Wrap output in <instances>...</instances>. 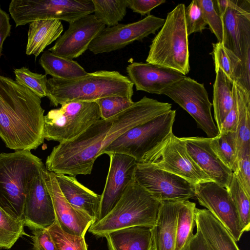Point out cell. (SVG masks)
Instances as JSON below:
<instances>
[{"label": "cell", "instance_id": "6da1fadb", "mask_svg": "<svg viewBox=\"0 0 250 250\" xmlns=\"http://www.w3.org/2000/svg\"><path fill=\"white\" fill-rule=\"evenodd\" d=\"M171 107L169 103L144 96L117 114L98 121L75 139L54 147L46 158V169L74 177L90 174L95 160L118 137L169 111Z\"/></svg>", "mask_w": 250, "mask_h": 250}, {"label": "cell", "instance_id": "7a4b0ae2", "mask_svg": "<svg viewBox=\"0 0 250 250\" xmlns=\"http://www.w3.org/2000/svg\"><path fill=\"white\" fill-rule=\"evenodd\" d=\"M44 112L41 98L0 75V138L7 147L30 151L43 144Z\"/></svg>", "mask_w": 250, "mask_h": 250}, {"label": "cell", "instance_id": "3957f363", "mask_svg": "<svg viewBox=\"0 0 250 250\" xmlns=\"http://www.w3.org/2000/svg\"><path fill=\"white\" fill-rule=\"evenodd\" d=\"M133 84L117 71L99 70L71 79L47 80V97L55 106L75 101L94 102L111 96L132 99Z\"/></svg>", "mask_w": 250, "mask_h": 250}, {"label": "cell", "instance_id": "277c9868", "mask_svg": "<svg viewBox=\"0 0 250 250\" xmlns=\"http://www.w3.org/2000/svg\"><path fill=\"white\" fill-rule=\"evenodd\" d=\"M160 204L133 179L111 211L91 225L88 230L100 237L108 232L131 227H152Z\"/></svg>", "mask_w": 250, "mask_h": 250}, {"label": "cell", "instance_id": "5b68a950", "mask_svg": "<svg viewBox=\"0 0 250 250\" xmlns=\"http://www.w3.org/2000/svg\"><path fill=\"white\" fill-rule=\"evenodd\" d=\"M43 166L30 151L0 153V207L14 218L23 221L27 184Z\"/></svg>", "mask_w": 250, "mask_h": 250}, {"label": "cell", "instance_id": "8992f818", "mask_svg": "<svg viewBox=\"0 0 250 250\" xmlns=\"http://www.w3.org/2000/svg\"><path fill=\"white\" fill-rule=\"evenodd\" d=\"M185 9V4L180 3L167 14L164 25L152 41L146 62L186 76L189 71V53Z\"/></svg>", "mask_w": 250, "mask_h": 250}, {"label": "cell", "instance_id": "52a82bcc", "mask_svg": "<svg viewBox=\"0 0 250 250\" xmlns=\"http://www.w3.org/2000/svg\"><path fill=\"white\" fill-rule=\"evenodd\" d=\"M176 110H170L128 130L101 152V155L121 153L134 158L137 163L146 157L172 133Z\"/></svg>", "mask_w": 250, "mask_h": 250}, {"label": "cell", "instance_id": "ba28073f", "mask_svg": "<svg viewBox=\"0 0 250 250\" xmlns=\"http://www.w3.org/2000/svg\"><path fill=\"white\" fill-rule=\"evenodd\" d=\"M101 119L99 107L95 102H68L44 115L43 137L47 141L68 142Z\"/></svg>", "mask_w": 250, "mask_h": 250}, {"label": "cell", "instance_id": "9c48e42d", "mask_svg": "<svg viewBox=\"0 0 250 250\" xmlns=\"http://www.w3.org/2000/svg\"><path fill=\"white\" fill-rule=\"evenodd\" d=\"M92 0H13L9 12L16 26L41 20H56L69 23L92 14Z\"/></svg>", "mask_w": 250, "mask_h": 250}, {"label": "cell", "instance_id": "30bf717a", "mask_svg": "<svg viewBox=\"0 0 250 250\" xmlns=\"http://www.w3.org/2000/svg\"><path fill=\"white\" fill-rule=\"evenodd\" d=\"M161 94L169 97L188 112L208 138H214L219 134L211 115L212 104L203 83L186 76L165 88Z\"/></svg>", "mask_w": 250, "mask_h": 250}, {"label": "cell", "instance_id": "8fae6325", "mask_svg": "<svg viewBox=\"0 0 250 250\" xmlns=\"http://www.w3.org/2000/svg\"><path fill=\"white\" fill-rule=\"evenodd\" d=\"M142 163L179 176L192 184L212 181L188 154L185 142L173 132Z\"/></svg>", "mask_w": 250, "mask_h": 250}, {"label": "cell", "instance_id": "7c38bea8", "mask_svg": "<svg viewBox=\"0 0 250 250\" xmlns=\"http://www.w3.org/2000/svg\"><path fill=\"white\" fill-rule=\"evenodd\" d=\"M133 179L160 202L182 201L195 197L194 185L147 163H137Z\"/></svg>", "mask_w": 250, "mask_h": 250}, {"label": "cell", "instance_id": "4fadbf2b", "mask_svg": "<svg viewBox=\"0 0 250 250\" xmlns=\"http://www.w3.org/2000/svg\"><path fill=\"white\" fill-rule=\"evenodd\" d=\"M165 21V19L149 15L136 22L105 27L91 42L88 49L96 55L121 49L154 34Z\"/></svg>", "mask_w": 250, "mask_h": 250}, {"label": "cell", "instance_id": "5bb4252c", "mask_svg": "<svg viewBox=\"0 0 250 250\" xmlns=\"http://www.w3.org/2000/svg\"><path fill=\"white\" fill-rule=\"evenodd\" d=\"M195 197L227 229L238 242L244 233L239 215L227 189L213 181L195 185Z\"/></svg>", "mask_w": 250, "mask_h": 250}, {"label": "cell", "instance_id": "9a60e30c", "mask_svg": "<svg viewBox=\"0 0 250 250\" xmlns=\"http://www.w3.org/2000/svg\"><path fill=\"white\" fill-rule=\"evenodd\" d=\"M221 19L222 43L241 60L250 50V0H229V5Z\"/></svg>", "mask_w": 250, "mask_h": 250}, {"label": "cell", "instance_id": "2e32d148", "mask_svg": "<svg viewBox=\"0 0 250 250\" xmlns=\"http://www.w3.org/2000/svg\"><path fill=\"white\" fill-rule=\"evenodd\" d=\"M105 28V25L94 14L86 15L69 23L68 29L48 50L57 56L70 60L78 58Z\"/></svg>", "mask_w": 250, "mask_h": 250}, {"label": "cell", "instance_id": "e0dca14e", "mask_svg": "<svg viewBox=\"0 0 250 250\" xmlns=\"http://www.w3.org/2000/svg\"><path fill=\"white\" fill-rule=\"evenodd\" d=\"M43 166L27 184L23 222L31 229H46L54 224L56 215L52 200L46 186Z\"/></svg>", "mask_w": 250, "mask_h": 250}, {"label": "cell", "instance_id": "ac0fdd59", "mask_svg": "<svg viewBox=\"0 0 250 250\" xmlns=\"http://www.w3.org/2000/svg\"><path fill=\"white\" fill-rule=\"evenodd\" d=\"M107 155L110 157V164L105 186L101 195L97 221L106 216L118 202L133 180L137 165L134 158L127 155L116 153Z\"/></svg>", "mask_w": 250, "mask_h": 250}, {"label": "cell", "instance_id": "d6986e66", "mask_svg": "<svg viewBox=\"0 0 250 250\" xmlns=\"http://www.w3.org/2000/svg\"><path fill=\"white\" fill-rule=\"evenodd\" d=\"M44 182L51 197L56 221L64 232L72 235L84 236L94 221L88 214L71 205L62 194L55 174L43 170Z\"/></svg>", "mask_w": 250, "mask_h": 250}, {"label": "cell", "instance_id": "ffe728a7", "mask_svg": "<svg viewBox=\"0 0 250 250\" xmlns=\"http://www.w3.org/2000/svg\"><path fill=\"white\" fill-rule=\"evenodd\" d=\"M187 151L199 167L213 182L227 188L233 172L217 156L209 145L210 138L201 137L181 138Z\"/></svg>", "mask_w": 250, "mask_h": 250}, {"label": "cell", "instance_id": "44dd1931", "mask_svg": "<svg viewBox=\"0 0 250 250\" xmlns=\"http://www.w3.org/2000/svg\"><path fill=\"white\" fill-rule=\"evenodd\" d=\"M126 70L136 90L151 94H161L165 88L186 77L178 71L147 62H131Z\"/></svg>", "mask_w": 250, "mask_h": 250}, {"label": "cell", "instance_id": "7402d4cb", "mask_svg": "<svg viewBox=\"0 0 250 250\" xmlns=\"http://www.w3.org/2000/svg\"><path fill=\"white\" fill-rule=\"evenodd\" d=\"M55 177L59 187L66 200L73 206L88 214L94 223L96 222L99 212L101 195L84 186L76 177L62 174H55Z\"/></svg>", "mask_w": 250, "mask_h": 250}, {"label": "cell", "instance_id": "603a6c76", "mask_svg": "<svg viewBox=\"0 0 250 250\" xmlns=\"http://www.w3.org/2000/svg\"><path fill=\"white\" fill-rule=\"evenodd\" d=\"M195 222L208 250H240L227 229L208 209L196 208Z\"/></svg>", "mask_w": 250, "mask_h": 250}, {"label": "cell", "instance_id": "cb8c5ba5", "mask_svg": "<svg viewBox=\"0 0 250 250\" xmlns=\"http://www.w3.org/2000/svg\"><path fill=\"white\" fill-rule=\"evenodd\" d=\"M181 202H161L156 223L152 227L153 250H175L177 218Z\"/></svg>", "mask_w": 250, "mask_h": 250}, {"label": "cell", "instance_id": "d4e9b609", "mask_svg": "<svg viewBox=\"0 0 250 250\" xmlns=\"http://www.w3.org/2000/svg\"><path fill=\"white\" fill-rule=\"evenodd\" d=\"M109 250H153L152 227L134 226L105 234Z\"/></svg>", "mask_w": 250, "mask_h": 250}, {"label": "cell", "instance_id": "484cf974", "mask_svg": "<svg viewBox=\"0 0 250 250\" xmlns=\"http://www.w3.org/2000/svg\"><path fill=\"white\" fill-rule=\"evenodd\" d=\"M29 24L26 54L36 58L57 40L63 30L61 21L56 20H37Z\"/></svg>", "mask_w": 250, "mask_h": 250}, {"label": "cell", "instance_id": "4316f807", "mask_svg": "<svg viewBox=\"0 0 250 250\" xmlns=\"http://www.w3.org/2000/svg\"><path fill=\"white\" fill-rule=\"evenodd\" d=\"M215 73L212 104L214 117L219 131L224 119L232 106L234 82L220 68L216 70Z\"/></svg>", "mask_w": 250, "mask_h": 250}, {"label": "cell", "instance_id": "83f0119b", "mask_svg": "<svg viewBox=\"0 0 250 250\" xmlns=\"http://www.w3.org/2000/svg\"><path fill=\"white\" fill-rule=\"evenodd\" d=\"M45 75L58 79H71L83 76L87 72L76 61L57 56L44 51L39 61Z\"/></svg>", "mask_w": 250, "mask_h": 250}, {"label": "cell", "instance_id": "f1b7e54d", "mask_svg": "<svg viewBox=\"0 0 250 250\" xmlns=\"http://www.w3.org/2000/svg\"><path fill=\"white\" fill-rule=\"evenodd\" d=\"M238 113V123L236 131L237 151L242 148L250 147V93L234 82Z\"/></svg>", "mask_w": 250, "mask_h": 250}, {"label": "cell", "instance_id": "f546056e", "mask_svg": "<svg viewBox=\"0 0 250 250\" xmlns=\"http://www.w3.org/2000/svg\"><path fill=\"white\" fill-rule=\"evenodd\" d=\"M209 145L221 162L233 172L235 171L237 162L236 132L219 133L210 138Z\"/></svg>", "mask_w": 250, "mask_h": 250}, {"label": "cell", "instance_id": "4dcf8cb0", "mask_svg": "<svg viewBox=\"0 0 250 250\" xmlns=\"http://www.w3.org/2000/svg\"><path fill=\"white\" fill-rule=\"evenodd\" d=\"M92 2L94 15L107 27L118 24L127 12V0H92Z\"/></svg>", "mask_w": 250, "mask_h": 250}, {"label": "cell", "instance_id": "1f68e13d", "mask_svg": "<svg viewBox=\"0 0 250 250\" xmlns=\"http://www.w3.org/2000/svg\"><path fill=\"white\" fill-rule=\"evenodd\" d=\"M196 208L194 202L188 200L181 201L177 218L175 250H181L193 235Z\"/></svg>", "mask_w": 250, "mask_h": 250}, {"label": "cell", "instance_id": "d6a6232c", "mask_svg": "<svg viewBox=\"0 0 250 250\" xmlns=\"http://www.w3.org/2000/svg\"><path fill=\"white\" fill-rule=\"evenodd\" d=\"M22 220L17 219L0 207V250L11 249L17 240L26 235Z\"/></svg>", "mask_w": 250, "mask_h": 250}, {"label": "cell", "instance_id": "836d02e7", "mask_svg": "<svg viewBox=\"0 0 250 250\" xmlns=\"http://www.w3.org/2000/svg\"><path fill=\"white\" fill-rule=\"evenodd\" d=\"M237 210L243 232L250 229V198L233 172L232 177L227 188Z\"/></svg>", "mask_w": 250, "mask_h": 250}, {"label": "cell", "instance_id": "e575fe53", "mask_svg": "<svg viewBox=\"0 0 250 250\" xmlns=\"http://www.w3.org/2000/svg\"><path fill=\"white\" fill-rule=\"evenodd\" d=\"M16 82L28 88L40 98L47 96L46 75L31 72L27 67L14 69Z\"/></svg>", "mask_w": 250, "mask_h": 250}, {"label": "cell", "instance_id": "d590c367", "mask_svg": "<svg viewBox=\"0 0 250 250\" xmlns=\"http://www.w3.org/2000/svg\"><path fill=\"white\" fill-rule=\"evenodd\" d=\"M47 229L53 241L55 250H88L84 236L64 232L56 221Z\"/></svg>", "mask_w": 250, "mask_h": 250}, {"label": "cell", "instance_id": "8d00e7d4", "mask_svg": "<svg viewBox=\"0 0 250 250\" xmlns=\"http://www.w3.org/2000/svg\"><path fill=\"white\" fill-rule=\"evenodd\" d=\"M212 47L211 54L215 71L218 68L221 69L233 81L234 74L241 60L232 52L225 48L222 42L213 43Z\"/></svg>", "mask_w": 250, "mask_h": 250}, {"label": "cell", "instance_id": "74e56055", "mask_svg": "<svg viewBox=\"0 0 250 250\" xmlns=\"http://www.w3.org/2000/svg\"><path fill=\"white\" fill-rule=\"evenodd\" d=\"M196 0L210 30L215 35L218 42H222L223 35V22L215 9L214 0Z\"/></svg>", "mask_w": 250, "mask_h": 250}, {"label": "cell", "instance_id": "f35d334b", "mask_svg": "<svg viewBox=\"0 0 250 250\" xmlns=\"http://www.w3.org/2000/svg\"><path fill=\"white\" fill-rule=\"evenodd\" d=\"M94 102L98 105L102 119H107L117 114L134 103L132 99L120 96L104 97Z\"/></svg>", "mask_w": 250, "mask_h": 250}, {"label": "cell", "instance_id": "ab89813d", "mask_svg": "<svg viewBox=\"0 0 250 250\" xmlns=\"http://www.w3.org/2000/svg\"><path fill=\"white\" fill-rule=\"evenodd\" d=\"M233 173L244 189L250 195V147L237 151V168Z\"/></svg>", "mask_w": 250, "mask_h": 250}, {"label": "cell", "instance_id": "60d3db41", "mask_svg": "<svg viewBox=\"0 0 250 250\" xmlns=\"http://www.w3.org/2000/svg\"><path fill=\"white\" fill-rule=\"evenodd\" d=\"M186 29L188 36L196 32H202L207 24L201 9L196 0H192L185 9Z\"/></svg>", "mask_w": 250, "mask_h": 250}, {"label": "cell", "instance_id": "b9f144b4", "mask_svg": "<svg viewBox=\"0 0 250 250\" xmlns=\"http://www.w3.org/2000/svg\"><path fill=\"white\" fill-rule=\"evenodd\" d=\"M250 50L240 61L233 77V82L250 93Z\"/></svg>", "mask_w": 250, "mask_h": 250}, {"label": "cell", "instance_id": "7bdbcfd3", "mask_svg": "<svg viewBox=\"0 0 250 250\" xmlns=\"http://www.w3.org/2000/svg\"><path fill=\"white\" fill-rule=\"evenodd\" d=\"M32 230L33 250H55V246L48 229Z\"/></svg>", "mask_w": 250, "mask_h": 250}, {"label": "cell", "instance_id": "ee69618b", "mask_svg": "<svg viewBox=\"0 0 250 250\" xmlns=\"http://www.w3.org/2000/svg\"><path fill=\"white\" fill-rule=\"evenodd\" d=\"M233 101L232 106L224 119L219 133H225L229 132H236L238 123V113L237 103L235 93L233 88Z\"/></svg>", "mask_w": 250, "mask_h": 250}, {"label": "cell", "instance_id": "f6af8a7d", "mask_svg": "<svg viewBox=\"0 0 250 250\" xmlns=\"http://www.w3.org/2000/svg\"><path fill=\"white\" fill-rule=\"evenodd\" d=\"M128 7L142 16L149 15L151 11L166 2L165 0H127Z\"/></svg>", "mask_w": 250, "mask_h": 250}, {"label": "cell", "instance_id": "bcb514c9", "mask_svg": "<svg viewBox=\"0 0 250 250\" xmlns=\"http://www.w3.org/2000/svg\"><path fill=\"white\" fill-rule=\"evenodd\" d=\"M11 29L9 16L0 7V58L2 55L3 44L9 36Z\"/></svg>", "mask_w": 250, "mask_h": 250}, {"label": "cell", "instance_id": "7dc6e473", "mask_svg": "<svg viewBox=\"0 0 250 250\" xmlns=\"http://www.w3.org/2000/svg\"><path fill=\"white\" fill-rule=\"evenodd\" d=\"M181 250H208L199 230L188 240Z\"/></svg>", "mask_w": 250, "mask_h": 250}, {"label": "cell", "instance_id": "c3c4849f", "mask_svg": "<svg viewBox=\"0 0 250 250\" xmlns=\"http://www.w3.org/2000/svg\"><path fill=\"white\" fill-rule=\"evenodd\" d=\"M214 3L217 12L221 18L229 5V0H214Z\"/></svg>", "mask_w": 250, "mask_h": 250}]
</instances>
